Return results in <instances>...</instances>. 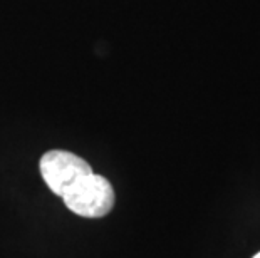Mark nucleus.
I'll return each mask as SVG.
<instances>
[{"label":"nucleus","instance_id":"2","mask_svg":"<svg viewBox=\"0 0 260 258\" xmlns=\"http://www.w3.org/2000/svg\"><path fill=\"white\" fill-rule=\"evenodd\" d=\"M62 200L66 206L76 215L84 218H101L111 211L114 205V191L106 178L91 173Z\"/></svg>","mask_w":260,"mask_h":258},{"label":"nucleus","instance_id":"3","mask_svg":"<svg viewBox=\"0 0 260 258\" xmlns=\"http://www.w3.org/2000/svg\"><path fill=\"white\" fill-rule=\"evenodd\" d=\"M253 258H260V253H257L255 256H253Z\"/></svg>","mask_w":260,"mask_h":258},{"label":"nucleus","instance_id":"1","mask_svg":"<svg viewBox=\"0 0 260 258\" xmlns=\"http://www.w3.org/2000/svg\"><path fill=\"white\" fill-rule=\"evenodd\" d=\"M41 173L49 190L64 198L81 181L89 176L92 169L89 163L73 153L52 150L42 156Z\"/></svg>","mask_w":260,"mask_h":258}]
</instances>
